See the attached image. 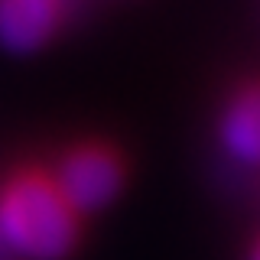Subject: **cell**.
<instances>
[{"label":"cell","instance_id":"3957f363","mask_svg":"<svg viewBox=\"0 0 260 260\" xmlns=\"http://www.w3.org/2000/svg\"><path fill=\"white\" fill-rule=\"evenodd\" d=\"M218 143L244 169H260V78L241 85L218 114Z\"/></svg>","mask_w":260,"mask_h":260},{"label":"cell","instance_id":"6da1fadb","mask_svg":"<svg viewBox=\"0 0 260 260\" xmlns=\"http://www.w3.org/2000/svg\"><path fill=\"white\" fill-rule=\"evenodd\" d=\"M0 234L16 260H62L78 241V215L52 176L26 169L0 185Z\"/></svg>","mask_w":260,"mask_h":260},{"label":"cell","instance_id":"8992f818","mask_svg":"<svg viewBox=\"0 0 260 260\" xmlns=\"http://www.w3.org/2000/svg\"><path fill=\"white\" fill-rule=\"evenodd\" d=\"M247 260H260V238L254 241V247L247 250Z\"/></svg>","mask_w":260,"mask_h":260},{"label":"cell","instance_id":"7a4b0ae2","mask_svg":"<svg viewBox=\"0 0 260 260\" xmlns=\"http://www.w3.org/2000/svg\"><path fill=\"white\" fill-rule=\"evenodd\" d=\"M52 182L75 215L98 211L108 202H114V195L120 192L124 166H120L114 150H108L101 143H85L65 153L59 169L52 173Z\"/></svg>","mask_w":260,"mask_h":260},{"label":"cell","instance_id":"277c9868","mask_svg":"<svg viewBox=\"0 0 260 260\" xmlns=\"http://www.w3.org/2000/svg\"><path fill=\"white\" fill-rule=\"evenodd\" d=\"M62 7L52 0H0V46L10 52H36L55 36Z\"/></svg>","mask_w":260,"mask_h":260},{"label":"cell","instance_id":"5b68a950","mask_svg":"<svg viewBox=\"0 0 260 260\" xmlns=\"http://www.w3.org/2000/svg\"><path fill=\"white\" fill-rule=\"evenodd\" d=\"M0 260H16L13 257V250L7 247V241H4V234H0Z\"/></svg>","mask_w":260,"mask_h":260}]
</instances>
